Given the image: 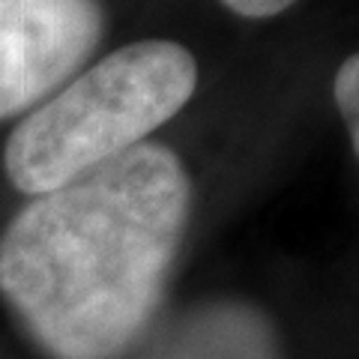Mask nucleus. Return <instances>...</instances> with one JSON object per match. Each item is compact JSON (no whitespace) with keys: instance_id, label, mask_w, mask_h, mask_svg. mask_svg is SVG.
Masks as SVG:
<instances>
[{"instance_id":"20e7f679","label":"nucleus","mask_w":359,"mask_h":359,"mask_svg":"<svg viewBox=\"0 0 359 359\" xmlns=\"http://www.w3.org/2000/svg\"><path fill=\"white\" fill-rule=\"evenodd\" d=\"M147 359H282L273 323L245 302H210L162 332Z\"/></svg>"},{"instance_id":"423d86ee","label":"nucleus","mask_w":359,"mask_h":359,"mask_svg":"<svg viewBox=\"0 0 359 359\" xmlns=\"http://www.w3.org/2000/svg\"><path fill=\"white\" fill-rule=\"evenodd\" d=\"M219 4L237 18L264 21V18H276V15L287 13V9L297 6L299 0H219Z\"/></svg>"},{"instance_id":"f257e3e1","label":"nucleus","mask_w":359,"mask_h":359,"mask_svg":"<svg viewBox=\"0 0 359 359\" xmlns=\"http://www.w3.org/2000/svg\"><path fill=\"white\" fill-rule=\"evenodd\" d=\"M192 177L159 141L30 198L0 231V297L51 359H126L162 309Z\"/></svg>"},{"instance_id":"f03ea898","label":"nucleus","mask_w":359,"mask_h":359,"mask_svg":"<svg viewBox=\"0 0 359 359\" xmlns=\"http://www.w3.org/2000/svg\"><path fill=\"white\" fill-rule=\"evenodd\" d=\"M198 90L195 54L174 39H138L69 78L18 123L4 147L6 177L36 198L150 141Z\"/></svg>"},{"instance_id":"7ed1b4c3","label":"nucleus","mask_w":359,"mask_h":359,"mask_svg":"<svg viewBox=\"0 0 359 359\" xmlns=\"http://www.w3.org/2000/svg\"><path fill=\"white\" fill-rule=\"evenodd\" d=\"M102 36V0H0V120L57 93Z\"/></svg>"},{"instance_id":"39448f33","label":"nucleus","mask_w":359,"mask_h":359,"mask_svg":"<svg viewBox=\"0 0 359 359\" xmlns=\"http://www.w3.org/2000/svg\"><path fill=\"white\" fill-rule=\"evenodd\" d=\"M332 99H335V108H339L341 123L347 129V138H351V147L359 159V51H353L351 57H344L341 66L335 69Z\"/></svg>"}]
</instances>
